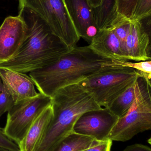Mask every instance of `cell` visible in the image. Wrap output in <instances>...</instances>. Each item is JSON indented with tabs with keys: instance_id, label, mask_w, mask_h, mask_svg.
<instances>
[{
	"instance_id": "obj_1",
	"label": "cell",
	"mask_w": 151,
	"mask_h": 151,
	"mask_svg": "<svg viewBox=\"0 0 151 151\" xmlns=\"http://www.w3.org/2000/svg\"><path fill=\"white\" fill-rule=\"evenodd\" d=\"M124 61L100 55L88 45L76 46L49 66L31 72L29 76L39 93L52 98L61 88L78 83L105 69L123 66Z\"/></svg>"
},
{
	"instance_id": "obj_2",
	"label": "cell",
	"mask_w": 151,
	"mask_h": 151,
	"mask_svg": "<svg viewBox=\"0 0 151 151\" xmlns=\"http://www.w3.org/2000/svg\"><path fill=\"white\" fill-rule=\"evenodd\" d=\"M18 10L27 26L26 38L12 58L0 63V69L30 73L49 66L71 50L35 12L26 8Z\"/></svg>"
},
{
	"instance_id": "obj_3",
	"label": "cell",
	"mask_w": 151,
	"mask_h": 151,
	"mask_svg": "<svg viewBox=\"0 0 151 151\" xmlns=\"http://www.w3.org/2000/svg\"><path fill=\"white\" fill-rule=\"evenodd\" d=\"M53 117L33 151H53L73 132L76 122L85 112L102 108L78 83L61 88L51 98Z\"/></svg>"
},
{
	"instance_id": "obj_4",
	"label": "cell",
	"mask_w": 151,
	"mask_h": 151,
	"mask_svg": "<svg viewBox=\"0 0 151 151\" xmlns=\"http://www.w3.org/2000/svg\"><path fill=\"white\" fill-rule=\"evenodd\" d=\"M142 74V72L131 67H111L89 76L78 84L100 106L107 108Z\"/></svg>"
},
{
	"instance_id": "obj_5",
	"label": "cell",
	"mask_w": 151,
	"mask_h": 151,
	"mask_svg": "<svg viewBox=\"0 0 151 151\" xmlns=\"http://www.w3.org/2000/svg\"><path fill=\"white\" fill-rule=\"evenodd\" d=\"M139 89L136 98L126 115L119 118L108 139L126 142L136 135L151 130V84L146 73L137 78Z\"/></svg>"
},
{
	"instance_id": "obj_6",
	"label": "cell",
	"mask_w": 151,
	"mask_h": 151,
	"mask_svg": "<svg viewBox=\"0 0 151 151\" xmlns=\"http://www.w3.org/2000/svg\"><path fill=\"white\" fill-rule=\"evenodd\" d=\"M18 10L27 8L46 23L52 33L70 50L76 47L80 38L64 0H18Z\"/></svg>"
},
{
	"instance_id": "obj_7",
	"label": "cell",
	"mask_w": 151,
	"mask_h": 151,
	"mask_svg": "<svg viewBox=\"0 0 151 151\" xmlns=\"http://www.w3.org/2000/svg\"><path fill=\"white\" fill-rule=\"evenodd\" d=\"M51 103V98L42 93L15 104L8 112L4 133L18 145L39 114Z\"/></svg>"
},
{
	"instance_id": "obj_8",
	"label": "cell",
	"mask_w": 151,
	"mask_h": 151,
	"mask_svg": "<svg viewBox=\"0 0 151 151\" xmlns=\"http://www.w3.org/2000/svg\"><path fill=\"white\" fill-rule=\"evenodd\" d=\"M119 119V117L106 107L88 111L77 119L73 132L97 141L107 140Z\"/></svg>"
},
{
	"instance_id": "obj_9",
	"label": "cell",
	"mask_w": 151,
	"mask_h": 151,
	"mask_svg": "<svg viewBox=\"0 0 151 151\" xmlns=\"http://www.w3.org/2000/svg\"><path fill=\"white\" fill-rule=\"evenodd\" d=\"M27 28L19 16H9L0 27V63L12 58L24 41Z\"/></svg>"
},
{
	"instance_id": "obj_10",
	"label": "cell",
	"mask_w": 151,
	"mask_h": 151,
	"mask_svg": "<svg viewBox=\"0 0 151 151\" xmlns=\"http://www.w3.org/2000/svg\"><path fill=\"white\" fill-rule=\"evenodd\" d=\"M69 14L80 38L89 44L99 30L95 8L87 0H64Z\"/></svg>"
},
{
	"instance_id": "obj_11",
	"label": "cell",
	"mask_w": 151,
	"mask_h": 151,
	"mask_svg": "<svg viewBox=\"0 0 151 151\" xmlns=\"http://www.w3.org/2000/svg\"><path fill=\"white\" fill-rule=\"evenodd\" d=\"M0 78L9 92L15 104L39 94L35 84L30 76L26 73L7 69H0Z\"/></svg>"
},
{
	"instance_id": "obj_12",
	"label": "cell",
	"mask_w": 151,
	"mask_h": 151,
	"mask_svg": "<svg viewBox=\"0 0 151 151\" xmlns=\"http://www.w3.org/2000/svg\"><path fill=\"white\" fill-rule=\"evenodd\" d=\"M88 46L97 53L109 58L130 61L111 27L99 30Z\"/></svg>"
},
{
	"instance_id": "obj_13",
	"label": "cell",
	"mask_w": 151,
	"mask_h": 151,
	"mask_svg": "<svg viewBox=\"0 0 151 151\" xmlns=\"http://www.w3.org/2000/svg\"><path fill=\"white\" fill-rule=\"evenodd\" d=\"M149 38L139 20H131L129 32L125 42V50L129 61L151 60L148 57Z\"/></svg>"
},
{
	"instance_id": "obj_14",
	"label": "cell",
	"mask_w": 151,
	"mask_h": 151,
	"mask_svg": "<svg viewBox=\"0 0 151 151\" xmlns=\"http://www.w3.org/2000/svg\"><path fill=\"white\" fill-rule=\"evenodd\" d=\"M53 117L51 105L35 120L23 140L18 144L20 151H33Z\"/></svg>"
},
{
	"instance_id": "obj_15",
	"label": "cell",
	"mask_w": 151,
	"mask_h": 151,
	"mask_svg": "<svg viewBox=\"0 0 151 151\" xmlns=\"http://www.w3.org/2000/svg\"><path fill=\"white\" fill-rule=\"evenodd\" d=\"M139 89L138 81L129 86L113 100L109 110L119 118L126 115L134 102Z\"/></svg>"
},
{
	"instance_id": "obj_16",
	"label": "cell",
	"mask_w": 151,
	"mask_h": 151,
	"mask_svg": "<svg viewBox=\"0 0 151 151\" xmlns=\"http://www.w3.org/2000/svg\"><path fill=\"white\" fill-rule=\"evenodd\" d=\"M117 0H103L98 8H95L97 24L99 30L109 28L117 17Z\"/></svg>"
},
{
	"instance_id": "obj_17",
	"label": "cell",
	"mask_w": 151,
	"mask_h": 151,
	"mask_svg": "<svg viewBox=\"0 0 151 151\" xmlns=\"http://www.w3.org/2000/svg\"><path fill=\"white\" fill-rule=\"evenodd\" d=\"M95 139L73 132L64 138L53 151H81L94 144Z\"/></svg>"
},
{
	"instance_id": "obj_18",
	"label": "cell",
	"mask_w": 151,
	"mask_h": 151,
	"mask_svg": "<svg viewBox=\"0 0 151 151\" xmlns=\"http://www.w3.org/2000/svg\"><path fill=\"white\" fill-rule=\"evenodd\" d=\"M138 1L139 0H117V16L133 19Z\"/></svg>"
},
{
	"instance_id": "obj_19",
	"label": "cell",
	"mask_w": 151,
	"mask_h": 151,
	"mask_svg": "<svg viewBox=\"0 0 151 151\" xmlns=\"http://www.w3.org/2000/svg\"><path fill=\"white\" fill-rule=\"evenodd\" d=\"M15 104L12 96L7 90L0 78V118L6 112H9Z\"/></svg>"
},
{
	"instance_id": "obj_20",
	"label": "cell",
	"mask_w": 151,
	"mask_h": 151,
	"mask_svg": "<svg viewBox=\"0 0 151 151\" xmlns=\"http://www.w3.org/2000/svg\"><path fill=\"white\" fill-rule=\"evenodd\" d=\"M151 15V0H139L133 19L140 20Z\"/></svg>"
},
{
	"instance_id": "obj_21",
	"label": "cell",
	"mask_w": 151,
	"mask_h": 151,
	"mask_svg": "<svg viewBox=\"0 0 151 151\" xmlns=\"http://www.w3.org/2000/svg\"><path fill=\"white\" fill-rule=\"evenodd\" d=\"M124 66L134 68L144 73L151 74V60L136 63L126 61L124 62Z\"/></svg>"
},
{
	"instance_id": "obj_22",
	"label": "cell",
	"mask_w": 151,
	"mask_h": 151,
	"mask_svg": "<svg viewBox=\"0 0 151 151\" xmlns=\"http://www.w3.org/2000/svg\"><path fill=\"white\" fill-rule=\"evenodd\" d=\"M112 144V141L110 139L100 141L95 140L93 145L81 151H111Z\"/></svg>"
},
{
	"instance_id": "obj_23",
	"label": "cell",
	"mask_w": 151,
	"mask_h": 151,
	"mask_svg": "<svg viewBox=\"0 0 151 151\" xmlns=\"http://www.w3.org/2000/svg\"><path fill=\"white\" fill-rule=\"evenodd\" d=\"M0 148L11 151H20L18 145L11 140L0 128Z\"/></svg>"
},
{
	"instance_id": "obj_24",
	"label": "cell",
	"mask_w": 151,
	"mask_h": 151,
	"mask_svg": "<svg viewBox=\"0 0 151 151\" xmlns=\"http://www.w3.org/2000/svg\"><path fill=\"white\" fill-rule=\"evenodd\" d=\"M144 31L147 34L149 38L148 57L151 60V15L139 20Z\"/></svg>"
},
{
	"instance_id": "obj_25",
	"label": "cell",
	"mask_w": 151,
	"mask_h": 151,
	"mask_svg": "<svg viewBox=\"0 0 151 151\" xmlns=\"http://www.w3.org/2000/svg\"><path fill=\"white\" fill-rule=\"evenodd\" d=\"M122 151H151V148L142 144H134L127 146Z\"/></svg>"
},
{
	"instance_id": "obj_26",
	"label": "cell",
	"mask_w": 151,
	"mask_h": 151,
	"mask_svg": "<svg viewBox=\"0 0 151 151\" xmlns=\"http://www.w3.org/2000/svg\"><path fill=\"white\" fill-rule=\"evenodd\" d=\"M94 8L99 7L102 4L103 0H87Z\"/></svg>"
},
{
	"instance_id": "obj_27",
	"label": "cell",
	"mask_w": 151,
	"mask_h": 151,
	"mask_svg": "<svg viewBox=\"0 0 151 151\" xmlns=\"http://www.w3.org/2000/svg\"><path fill=\"white\" fill-rule=\"evenodd\" d=\"M146 74L151 84V74H149V73H146Z\"/></svg>"
},
{
	"instance_id": "obj_28",
	"label": "cell",
	"mask_w": 151,
	"mask_h": 151,
	"mask_svg": "<svg viewBox=\"0 0 151 151\" xmlns=\"http://www.w3.org/2000/svg\"><path fill=\"white\" fill-rule=\"evenodd\" d=\"M0 151H11L7 149H4V148H0Z\"/></svg>"
},
{
	"instance_id": "obj_29",
	"label": "cell",
	"mask_w": 151,
	"mask_h": 151,
	"mask_svg": "<svg viewBox=\"0 0 151 151\" xmlns=\"http://www.w3.org/2000/svg\"><path fill=\"white\" fill-rule=\"evenodd\" d=\"M148 143H149L151 145V137L150 138L149 140H148Z\"/></svg>"
}]
</instances>
